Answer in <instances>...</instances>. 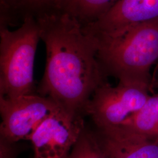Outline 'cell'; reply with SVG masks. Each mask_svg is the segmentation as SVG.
<instances>
[{
    "instance_id": "cell-1",
    "label": "cell",
    "mask_w": 158,
    "mask_h": 158,
    "mask_svg": "<svg viewBox=\"0 0 158 158\" xmlns=\"http://www.w3.org/2000/svg\"><path fill=\"white\" fill-rule=\"evenodd\" d=\"M36 19L46 52L38 93L71 117L84 118L95 91L107 82L98 60L97 40L67 14L44 13Z\"/></svg>"
},
{
    "instance_id": "cell-2",
    "label": "cell",
    "mask_w": 158,
    "mask_h": 158,
    "mask_svg": "<svg viewBox=\"0 0 158 158\" xmlns=\"http://www.w3.org/2000/svg\"><path fill=\"white\" fill-rule=\"evenodd\" d=\"M97 40L98 60L107 77L151 87L150 71L158 60V18Z\"/></svg>"
},
{
    "instance_id": "cell-3",
    "label": "cell",
    "mask_w": 158,
    "mask_h": 158,
    "mask_svg": "<svg viewBox=\"0 0 158 158\" xmlns=\"http://www.w3.org/2000/svg\"><path fill=\"white\" fill-rule=\"evenodd\" d=\"M40 28L36 19L24 18L18 28L0 29V97L15 98L35 93L34 63Z\"/></svg>"
},
{
    "instance_id": "cell-4",
    "label": "cell",
    "mask_w": 158,
    "mask_h": 158,
    "mask_svg": "<svg viewBox=\"0 0 158 158\" xmlns=\"http://www.w3.org/2000/svg\"><path fill=\"white\" fill-rule=\"evenodd\" d=\"M151 87L123 81L113 87L107 82L95 91L86 115L90 117L98 131L117 128L143 106L151 96Z\"/></svg>"
},
{
    "instance_id": "cell-5",
    "label": "cell",
    "mask_w": 158,
    "mask_h": 158,
    "mask_svg": "<svg viewBox=\"0 0 158 158\" xmlns=\"http://www.w3.org/2000/svg\"><path fill=\"white\" fill-rule=\"evenodd\" d=\"M60 110L50 97L40 94L15 98L0 97V136L10 141H30L40 125Z\"/></svg>"
},
{
    "instance_id": "cell-6",
    "label": "cell",
    "mask_w": 158,
    "mask_h": 158,
    "mask_svg": "<svg viewBox=\"0 0 158 158\" xmlns=\"http://www.w3.org/2000/svg\"><path fill=\"white\" fill-rule=\"evenodd\" d=\"M83 117L60 110L40 125L30 141L34 158H68L85 127Z\"/></svg>"
},
{
    "instance_id": "cell-7",
    "label": "cell",
    "mask_w": 158,
    "mask_h": 158,
    "mask_svg": "<svg viewBox=\"0 0 158 158\" xmlns=\"http://www.w3.org/2000/svg\"><path fill=\"white\" fill-rule=\"evenodd\" d=\"M158 18V0H117L96 22L83 27L96 40L112 38Z\"/></svg>"
},
{
    "instance_id": "cell-8",
    "label": "cell",
    "mask_w": 158,
    "mask_h": 158,
    "mask_svg": "<svg viewBox=\"0 0 158 158\" xmlns=\"http://www.w3.org/2000/svg\"><path fill=\"white\" fill-rule=\"evenodd\" d=\"M108 158H158V141L118 130H96Z\"/></svg>"
},
{
    "instance_id": "cell-9",
    "label": "cell",
    "mask_w": 158,
    "mask_h": 158,
    "mask_svg": "<svg viewBox=\"0 0 158 158\" xmlns=\"http://www.w3.org/2000/svg\"><path fill=\"white\" fill-rule=\"evenodd\" d=\"M112 130H120L158 141V94L150 96L139 110L125 120L119 127Z\"/></svg>"
},
{
    "instance_id": "cell-10",
    "label": "cell",
    "mask_w": 158,
    "mask_h": 158,
    "mask_svg": "<svg viewBox=\"0 0 158 158\" xmlns=\"http://www.w3.org/2000/svg\"><path fill=\"white\" fill-rule=\"evenodd\" d=\"M117 0H54L59 11L67 14L85 27L96 22Z\"/></svg>"
},
{
    "instance_id": "cell-11",
    "label": "cell",
    "mask_w": 158,
    "mask_h": 158,
    "mask_svg": "<svg viewBox=\"0 0 158 158\" xmlns=\"http://www.w3.org/2000/svg\"><path fill=\"white\" fill-rule=\"evenodd\" d=\"M68 158H108L96 130L85 126Z\"/></svg>"
},
{
    "instance_id": "cell-12",
    "label": "cell",
    "mask_w": 158,
    "mask_h": 158,
    "mask_svg": "<svg viewBox=\"0 0 158 158\" xmlns=\"http://www.w3.org/2000/svg\"><path fill=\"white\" fill-rule=\"evenodd\" d=\"M22 149L21 143H18V142L10 141L0 136L1 158H17Z\"/></svg>"
},
{
    "instance_id": "cell-13",
    "label": "cell",
    "mask_w": 158,
    "mask_h": 158,
    "mask_svg": "<svg viewBox=\"0 0 158 158\" xmlns=\"http://www.w3.org/2000/svg\"><path fill=\"white\" fill-rule=\"evenodd\" d=\"M19 3L28 4L29 6H40L53 3L54 0H17Z\"/></svg>"
}]
</instances>
